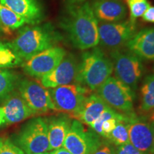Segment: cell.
Returning <instances> with one entry per match:
<instances>
[{"label":"cell","instance_id":"obj_1","mask_svg":"<svg viewBox=\"0 0 154 154\" xmlns=\"http://www.w3.org/2000/svg\"><path fill=\"white\" fill-rule=\"evenodd\" d=\"M60 26L76 49L88 50L99 44L98 20L88 2L66 7V14L60 21Z\"/></svg>","mask_w":154,"mask_h":154},{"label":"cell","instance_id":"obj_33","mask_svg":"<svg viewBox=\"0 0 154 154\" xmlns=\"http://www.w3.org/2000/svg\"><path fill=\"white\" fill-rule=\"evenodd\" d=\"M147 121L154 127V109L150 112Z\"/></svg>","mask_w":154,"mask_h":154},{"label":"cell","instance_id":"obj_24","mask_svg":"<svg viewBox=\"0 0 154 154\" xmlns=\"http://www.w3.org/2000/svg\"><path fill=\"white\" fill-rule=\"evenodd\" d=\"M108 139L117 146L129 143V134L127 123L122 121H118L114 129L108 137Z\"/></svg>","mask_w":154,"mask_h":154},{"label":"cell","instance_id":"obj_9","mask_svg":"<svg viewBox=\"0 0 154 154\" xmlns=\"http://www.w3.org/2000/svg\"><path fill=\"white\" fill-rule=\"evenodd\" d=\"M99 44L112 50L120 49L136 34V24L130 20L116 22H102L98 21Z\"/></svg>","mask_w":154,"mask_h":154},{"label":"cell","instance_id":"obj_7","mask_svg":"<svg viewBox=\"0 0 154 154\" xmlns=\"http://www.w3.org/2000/svg\"><path fill=\"white\" fill-rule=\"evenodd\" d=\"M111 58L116 78L129 86L134 91H136L143 73L141 59L129 50L121 49L113 50Z\"/></svg>","mask_w":154,"mask_h":154},{"label":"cell","instance_id":"obj_16","mask_svg":"<svg viewBox=\"0 0 154 154\" xmlns=\"http://www.w3.org/2000/svg\"><path fill=\"white\" fill-rule=\"evenodd\" d=\"M5 124H12L35 115L22 99L17 90H14L3 100Z\"/></svg>","mask_w":154,"mask_h":154},{"label":"cell","instance_id":"obj_10","mask_svg":"<svg viewBox=\"0 0 154 154\" xmlns=\"http://www.w3.org/2000/svg\"><path fill=\"white\" fill-rule=\"evenodd\" d=\"M17 90L35 115L55 111L49 89L40 83L24 79L19 81Z\"/></svg>","mask_w":154,"mask_h":154},{"label":"cell","instance_id":"obj_28","mask_svg":"<svg viewBox=\"0 0 154 154\" xmlns=\"http://www.w3.org/2000/svg\"><path fill=\"white\" fill-rule=\"evenodd\" d=\"M116 154H146L143 152L139 151L137 149L134 147V146L131 145L130 143L124 144V145L119 146L117 147L116 151Z\"/></svg>","mask_w":154,"mask_h":154},{"label":"cell","instance_id":"obj_6","mask_svg":"<svg viewBox=\"0 0 154 154\" xmlns=\"http://www.w3.org/2000/svg\"><path fill=\"white\" fill-rule=\"evenodd\" d=\"M49 91L55 111L65 113L71 119L79 111L87 96L91 94L88 88L76 83L49 88Z\"/></svg>","mask_w":154,"mask_h":154},{"label":"cell","instance_id":"obj_19","mask_svg":"<svg viewBox=\"0 0 154 154\" xmlns=\"http://www.w3.org/2000/svg\"><path fill=\"white\" fill-rule=\"evenodd\" d=\"M72 125V121L68 116L53 117L47 119L48 137L50 151L63 147L65 138Z\"/></svg>","mask_w":154,"mask_h":154},{"label":"cell","instance_id":"obj_22","mask_svg":"<svg viewBox=\"0 0 154 154\" xmlns=\"http://www.w3.org/2000/svg\"><path fill=\"white\" fill-rule=\"evenodd\" d=\"M0 20L9 33L24 26L26 24L22 17L0 3Z\"/></svg>","mask_w":154,"mask_h":154},{"label":"cell","instance_id":"obj_25","mask_svg":"<svg viewBox=\"0 0 154 154\" xmlns=\"http://www.w3.org/2000/svg\"><path fill=\"white\" fill-rule=\"evenodd\" d=\"M130 13L129 20L136 24L138 18L142 17L146 10L151 7L148 0H125Z\"/></svg>","mask_w":154,"mask_h":154},{"label":"cell","instance_id":"obj_5","mask_svg":"<svg viewBox=\"0 0 154 154\" xmlns=\"http://www.w3.org/2000/svg\"><path fill=\"white\" fill-rule=\"evenodd\" d=\"M16 143L25 154L42 153L50 151L47 119L40 117L31 119L17 136Z\"/></svg>","mask_w":154,"mask_h":154},{"label":"cell","instance_id":"obj_17","mask_svg":"<svg viewBox=\"0 0 154 154\" xmlns=\"http://www.w3.org/2000/svg\"><path fill=\"white\" fill-rule=\"evenodd\" d=\"M126 46L140 59L154 60V27L139 31L132 36Z\"/></svg>","mask_w":154,"mask_h":154},{"label":"cell","instance_id":"obj_14","mask_svg":"<svg viewBox=\"0 0 154 154\" xmlns=\"http://www.w3.org/2000/svg\"><path fill=\"white\" fill-rule=\"evenodd\" d=\"M0 3L22 17L27 24H39L44 18L39 0H0Z\"/></svg>","mask_w":154,"mask_h":154},{"label":"cell","instance_id":"obj_20","mask_svg":"<svg viewBox=\"0 0 154 154\" xmlns=\"http://www.w3.org/2000/svg\"><path fill=\"white\" fill-rule=\"evenodd\" d=\"M140 111L150 113L154 109V74L144 79L140 90Z\"/></svg>","mask_w":154,"mask_h":154},{"label":"cell","instance_id":"obj_31","mask_svg":"<svg viewBox=\"0 0 154 154\" xmlns=\"http://www.w3.org/2000/svg\"><path fill=\"white\" fill-rule=\"evenodd\" d=\"M87 2V0H63L65 7H74V6L80 5L82 4Z\"/></svg>","mask_w":154,"mask_h":154},{"label":"cell","instance_id":"obj_35","mask_svg":"<svg viewBox=\"0 0 154 154\" xmlns=\"http://www.w3.org/2000/svg\"><path fill=\"white\" fill-rule=\"evenodd\" d=\"M5 124V112L2 107H0V126Z\"/></svg>","mask_w":154,"mask_h":154},{"label":"cell","instance_id":"obj_21","mask_svg":"<svg viewBox=\"0 0 154 154\" xmlns=\"http://www.w3.org/2000/svg\"><path fill=\"white\" fill-rule=\"evenodd\" d=\"M19 81L15 72L9 69H0V101L16 89Z\"/></svg>","mask_w":154,"mask_h":154},{"label":"cell","instance_id":"obj_34","mask_svg":"<svg viewBox=\"0 0 154 154\" xmlns=\"http://www.w3.org/2000/svg\"><path fill=\"white\" fill-rule=\"evenodd\" d=\"M10 34L9 32L6 29V28L3 26L2 24L1 20H0V36L3 35V34Z\"/></svg>","mask_w":154,"mask_h":154},{"label":"cell","instance_id":"obj_27","mask_svg":"<svg viewBox=\"0 0 154 154\" xmlns=\"http://www.w3.org/2000/svg\"><path fill=\"white\" fill-rule=\"evenodd\" d=\"M120 121L121 120L116 118L108 119V120L105 121L101 126V136L105 138H108L109 135H110L111 133L112 132V131L114 129V128L116 126L118 121Z\"/></svg>","mask_w":154,"mask_h":154},{"label":"cell","instance_id":"obj_12","mask_svg":"<svg viewBox=\"0 0 154 154\" xmlns=\"http://www.w3.org/2000/svg\"><path fill=\"white\" fill-rule=\"evenodd\" d=\"M79 66V62L74 54H66L54 70L40 79V83L47 88L76 83Z\"/></svg>","mask_w":154,"mask_h":154},{"label":"cell","instance_id":"obj_36","mask_svg":"<svg viewBox=\"0 0 154 154\" xmlns=\"http://www.w3.org/2000/svg\"><path fill=\"white\" fill-rule=\"evenodd\" d=\"M36 154H49V153H48V152H47V153H36Z\"/></svg>","mask_w":154,"mask_h":154},{"label":"cell","instance_id":"obj_18","mask_svg":"<svg viewBox=\"0 0 154 154\" xmlns=\"http://www.w3.org/2000/svg\"><path fill=\"white\" fill-rule=\"evenodd\" d=\"M108 108L109 106L97 94H90L79 111L73 116L72 119L90 126Z\"/></svg>","mask_w":154,"mask_h":154},{"label":"cell","instance_id":"obj_13","mask_svg":"<svg viewBox=\"0 0 154 154\" xmlns=\"http://www.w3.org/2000/svg\"><path fill=\"white\" fill-rule=\"evenodd\" d=\"M129 143L146 154H154V127L147 120L135 117L128 123Z\"/></svg>","mask_w":154,"mask_h":154},{"label":"cell","instance_id":"obj_4","mask_svg":"<svg viewBox=\"0 0 154 154\" xmlns=\"http://www.w3.org/2000/svg\"><path fill=\"white\" fill-rule=\"evenodd\" d=\"M96 91L111 109L127 116L136 115L134 111L135 91L116 77H109Z\"/></svg>","mask_w":154,"mask_h":154},{"label":"cell","instance_id":"obj_2","mask_svg":"<svg viewBox=\"0 0 154 154\" xmlns=\"http://www.w3.org/2000/svg\"><path fill=\"white\" fill-rule=\"evenodd\" d=\"M61 39L62 36L53 25L47 23L24 26L19 30L14 39L8 44L24 61L44 50L55 47Z\"/></svg>","mask_w":154,"mask_h":154},{"label":"cell","instance_id":"obj_29","mask_svg":"<svg viewBox=\"0 0 154 154\" xmlns=\"http://www.w3.org/2000/svg\"><path fill=\"white\" fill-rule=\"evenodd\" d=\"M93 154H116V151L112 148L110 147L109 145L104 144L103 143H101L97 149L94 151Z\"/></svg>","mask_w":154,"mask_h":154},{"label":"cell","instance_id":"obj_23","mask_svg":"<svg viewBox=\"0 0 154 154\" xmlns=\"http://www.w3.org/2000/svg\"><path fill=\"white\" fill-rule=\"evenodd\" d=\"M23 60L20 59L9 47L8 42L0 41V69H9L22 65Z\"/></svg>","mask_w":154,"mask_h":154},{"label":"cell","instance_id":"obj_26","mask_svg":"<svg viewBox=\"0 0 154 154\" xmlns=\"http://www.w3.org/2000/svg\"><path fill=\"white\" fill-rule=\"evenodd\" d=\"M0 154H25L17 144L9 138H0Z\"/></svg>","mask_w":154,"mask_h":154},{"label":"cell","instance_id":"obj_32","mask_svg":"<svg viewBox=\"0 0 154 154\" xmlns=\"http://www.w3.org/2000/svg\"><path fill=\"white\" fill-rule=\"evenodd\" d=\"M49 154H72V153H70L69 151H67V150L66 149H64L63 147H61L59 149L54 150L53 151H51V153H49Z\"/></svg>","mask_w":154,"mask_h":154},{"label":"cell","instance_id":"obj_3","mask_svg":"<svg viewBox=\"0 0 154 154\" xmlns=\"http://www.w3.org/2000/svg\"><path fill=\"white\" fill-rule=\"evenodd\" d=\"M113 71L112 60L100 48L94 47L83 53L76 83L91 91H96L111 76Z\"/></svg>","mask_w":154,"mask_h":154},{"label":"cell","instance_id":"obj_30","mask_svg":"<svg viewBox=\"0 0 154 154\" xmlns=\"http://www.w3.org/2000/svg\"><path fill=\"white\" fill-rule=\"evenodd\" d=\"M142 19L145 22L154 23V7L151 6L142 16Z\"/></svg>","mask_w":154,"mask_h":154},{"label":"cell","instance_id":"obj_8","mask_svg":"<svg viewBox=\"0 0 154 154\" xmlns=\"http://www.w3.org/2000/svg\"><path fill=\"white\" fill-rule=\"evenodd\" d=\"M102 142L93 130H87L74 120L67 134L63 147L72 154H93Z\"/></svg>","mask_w":154,"mask_h":154},{"label":"cell","instance_id":"obj_11","mask_svg":"<svg viewBox=\"0 0 154 154\" xmlns=\"http://www.w3.org/2000/svg\"><path fill=\"white\" fill-rule=\"evenodd\" d=\"M66 55L63 48L56 46L51 47L23 62V71L29 76L40 79L54 70Z\"/></svg>","mask_w":154,"mask_h":154},{"label":"cell","instance_id":"obj_15","mask_svg":"<svg viewBox=\"0 0 154 154\" xmlns=\"http://www.w3.org/2000/svg\"><path fill=\"white\" fill-rule=\"evenodd\" d=\"M91 6L99 22H116L126 17L127 8L122 0H94Z\"/></svg>","mask_w":154,"mask_h":154}]
</instances>
